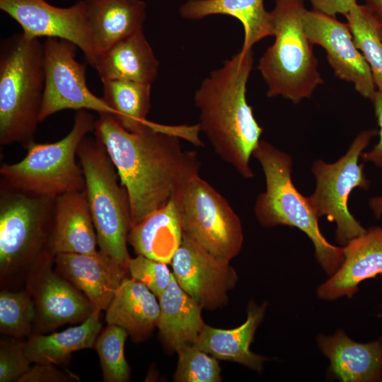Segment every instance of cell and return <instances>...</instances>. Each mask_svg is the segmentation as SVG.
Instances as JSON below:
<instances>
[{"instance_id":"cell-1","label":"cell","mask_w":382,"mask_h":382,"mask_svg":"<svg viewBox=\"0 0 382 382\" xmlns=\"http://www.w3.org/2000/svg\"><path fill=\"white\" fill-rule=\"evenodd\" d=\"M95 136L103 144L129 199L131 227L166 204L199 175L196 152L183 149L180 137L198 138V124L169 127L151 122L139 132L122 127L110 113H100Z\"/></svg>"},{"instance_id":"cell-2","label":"cell","mask_w":382,"mask_h":382,"mask_svg":"<svg viewBox=\"0 0 382 382\" xmlns=\"http://www.w3.org/2000/svg\"><path fill=\"white\" fill-rule=\"evenodd\" d=\"M253 65V48L241 50L212 71L194 96L199 130L220 158L246 179L254 175L250 159L263 132L246 99Z\"/></svg>"},{"instance_id":"cell-3","label":"cell","mask_w":382,"mask_h":382,"mask_svg":"<svg viewBox=\"0 0 382 382\" xmlns=\"http://www.w3.org/2000/svg\"><path fill=\"white\" fill-rule=\"evenodd\" d=\"M45 88L43 43L23 33L0 45V144L33 142Z\"/></svg>"},{"instance_id":"cell-4","label":"cell","mask_w":382,"mask_h":382,"mask_svg":"<svg viewBox=\"0 0 382 382\" xmlns=\"http://www.w3.org/2000/svg\"><path fill=\"white\" fill-rule=\"evenodd\" d=\"M253 156L260 163L266 183L265 191L257 197L254 206L257 221L264 227L287 226L306 233L313 244L317 262L330 277L343 262L344 249L325 239L308 197L302 195L293 183L292 158L262 139Z\"/></svg>"},{"instance_id":"cell-5","label":"cell","mask_w":382,"mask_h":382,"mask_svg":"<svg viewBox=\"0 0 382 382\" xmlns=\"http://www.w3.org/2000/svg\"><path fill=\"white\" fill-rule=\"evenodd\" d=\"M305 10L303 0H275L270 11L274 41L257 64L267 96H282L295 104L310 98L324 82L313 45L304 30Z\"/></svg>"},{"instance_id":"cell-6","label":"cell","mask_w":382,"mask_h":382,"mask_svg":"<svg viewBox=\"0 0 382 382\" xmlns=\"http://www.w3.org/2000/svg\"><path fill=\"white\" fill-rule=\"evenodd\" d=\"M99 250L127 268L131 228L129 196L103 144L84 137L77 149Z\"/></svg>"},{"instance_id":"cell-7","label":"cell","mask_w":382,"mask_h":382,"mask_svg":"<svg viewBox=\"0 0 382 382\" xmlns=\"http://www.w3.org/2000/svg\"><path fill=\"white\" fill-rule=\"evenodd\" d=\"M95 124L91 113L77 110L66 136L53 143L33 141L21 161L1 167V179L16 189L52 197L85 190L83 173L76 157L79 144L94 132Z\"/></svg>"},{"instance_id":"cell-8","label":"cell","mask_w":382,"mask_h":382,"mask_svg":"<svg viewBox=\"0 0 382 382\" xmlns=\"http://www.w3.org/2000/svg\"><path fill=\"white\" fill-rule=\"evenodd\" d=\"M55 198L0 183V271L3 278L50 251Z\"/></svg>"},{"instance_id":"cell-9","label":"cell","mask_w":382,"mask_h":382,"mask_svg":"<svg viewBox=\"0 0 382 382\" xmlns=\"http://www.w3.org/2000/svg\"><path fill=\"white\" fill-rule=\"evenodd\" d=\"M376 134L375 129L361 132L337 161L326 163L318 159L311 168L316 188L308 197L309 202L319 218L325 216L328 221L335 223V241L343 246L366 231L349 211L347 202L354 188H369L370 180L359 160Z\"/></svg>"},{"instance_id":"cell-10","label":"cell","mask_w":382,"mask_h":382,"mask_svg":"<svg viewBox=\"0 0 382 382\" xmlns=\"http://www.w3.org/2000/svg\"><path fill=\"white\" fill-rule=\"evenodd\" d=\"M179 209L183 233L214 256L228 261L243 243L241 221L227 200L196 175L172 197Z\"/></svg>"},{"instance_id":"cell-11","label":"cell","mask_w":382,"mask_h":382,"mask_svg":"<svg viewBox=\"0 0 382 382\" xmlns=\"http://www.w3.org/2000/svg\"><path fill=\"white\" fill-rule=\"evenodd\" d=\"M76 48L74 43L59 38H47L43 42L45 88L40 122L69 109L113 113L105 100L87 86L86 65L76 59Z\"/></svg>"},{"instance_id":"cell-12","label":"cell","mask_w":382,"mask_h":382,"mask_svg":"<svg viewBox=\"0 0 382 382\" xmlns=\"http://www.w3.org/2000/svg\"><path fill=\"white\" fill-rule=\"evenodd\" d=\"M0 9L20 25L27 37L71 42L94 66L96 54L83 0L69 7L55 6L46 0H0Z\"/></svg>"},{"instance_id":"cell-13","label":"cell","mask_w":382,"mask_h":382,"mask_svg":"<svg viewBox=\"0 0 382 382\" xmlns=\"http://www.w3.org/2000/svg\"><path fill=\"white\" fill-rule=\"evenodd\" d=\"M54 263V255L47 251L30 267L27 290L35 301V325L40 332H47L68 323H82L95 310L79 289L53 271Z\"/></svg>"},{"instance_id":"cell-14","label":"cell","mask_w":382,"mask_h":382,"mask_svg":"<svg viewBox=\"0 0 382 382\" xmlns=\"http://www.w3.org/2000/svg\"><path fill=\"white\" fill-rule=\"evenodd\" d=\"M230 262L220 259L183 233L171 265L179 286L203 308L224 306L238 275Z\"/></svg>"},{"instance_id":"cell-15","label":"cell","mask_w":382,"mask_h":382,"mask_svg":"<svg viewBox=\"0 0 382 382\" xmlns=\"http://www.w3.org/2000/svg\"><path fill=\"white\" fill-rule=\"evenodd\" d=\"M305 33L313 45L322 47L335 76L352 83L362 97L371 100L377 91L370 67L356 47L347 23L313 10L303 14Z\"/></svg>"},{"instance_id":"cell-16","label":"cell","mask_w":382,"mask_h":382,"mask_svg":"<svg viewBox=\"0 0 382 382\" xmlns=\"http://www.w3.org/2000/svg\"><path fill=\"white\" fill-rule=\"evenodd\" d=\"M57 273L79 289L95 308L106 310L127 268L105 253H59L54 255Z\"/></svg>"},{"instance_id":"cell-17","label":"cell","mask_w":382,"mask_h":382,"mask_svg":"<svg viewBox=\"0 0 382 382\" xmlns=\"http://www.w3.org/2000/svg\"><path fill=\"white\" fill-rule=\"evenodd\" d=\"M343 249L341 266L317 288V296L321 300L350 299L357 292L360 283L382 274V227H369Z\"/></svg>"},{"instance_id":"cell-18","label":"cell","mask_w":382,"mask_h":382,"mask_svg":"<svg viewBox=\"0 0 382 382\" xmlns=\"http://www.w3.org/2000/svg\"><path fill=\"white\" fill-rule=\"evenodd\" d=\"M316 342L330 361L329 374L342 382L380 381L382 376V337L360 343L342 329L332 334H320Z\"/></svg>"},{"instance_id":"cell-19","label":"cell","mask_w":382,"mask_h":382,"mask_svg":"<svg viewBox=\"0 0 382 382\" xmlns=\"http://www.w3.org/2000/svg\"><path fill=\"white\" fill-rule=\"evenodd\" d=\"M97 235L85 190L55 198L50 249L59 253L91 254L98 250Z\"/></svg>"},{"instance_id":"cell-20","label":"cell","mask_w":382,"mask_h":382,"mask_svg":"<svg viewBox=\"0 0 382 382\" xmlns=\"http://www.w3.org/2000/svg\"><path fill=\"white\" fill-rule=\"evenodd\" d=\"M267 306V302L257 305L250 301L245 321L233 329L216 328L205 324L194 345L216 359L239 363L260 371L267 359L252 352L250 346Z\"/></svg>"},{"instance_id":"cell-21","label":"cell","mask_w":382,"mask_h":382,"mask_svg":"<svg viewBox=\"0 0 382 382\" xmlns=\"http://www.w3.org/2000/svg\"><path fill=\"white\" fill-rule=\"evenodd\" d=\"M83 1L96 59L120 40L143 29L146 4L142 0Z\"/></svg>"},{"instance_id":"cell-22","label":"cell","mask_w":382,"mask_h":382,"mask_svg":"<svg viewBox=\"0 0 382 382\" xmlns=\"http://www.w3.org/2000/svg\"><path fill=\"white\" fill-rule=\"evenodd\" d=\"M93 68L101 81L125 80L151 84L158 76V62L141 29L100 54Z\"/></svg>"},{"instance_id":"cell-23","label":"cell","mask_w":382,"mask_h":382,"mask_svg":"<svg viewBox=\"0 0 382 382\" xmlns=\"http://www.w3.org/2000/svg\"><path fill=\"white\" fill-rule=\"evenodd\" d=\"M183 236L180 214L172 197L130 228L127 243L137 255L170 264Z\"/></svg>"},{"instance_id":"cell-24","label":"cell","mask_w":382,"mask_h":382,"mask_svg":"<svg viewBox=\"0 0 382 382\" xmlns=\"http://www.w3.org/2000/svg\"><path fill=\"white\" fill-rule=\"evenodd\" d=\"M144 284L126 277L105 310V321L124 328L134 340H140L157 326L159 301Z\"/></svg>"},{"instance_id":"cell-25","label":"cell","mask_w":382,"mask_h":382,"mask_svg":"<svg viewBox=\"0 0 382 382\" xmlns=\"http://www.w3.org/2000/svg\"><path fill=\"white\" fill-rule=\"evenodd\" d=\"M158 301L157 327L166 345L178 352L194 345L205 325L201 315L202 308L179 286L173 274Z\"/></svg>"},{"instance_id":"cell-26","label":"cell","mask_w":382,"mask_h":382,"mask_svg":"<svg viewBox=\"0 0 382 382\" xmlns=\"http://www.w3.org/2000/svg\"><path fill=\"white\" fill-rule=\"evenodd\" d=\"M179 13L187 20L216 14L236 18L244 30L243 51L252 49L257 42L274 34L272 16L265 9L264 0H188L180 6Z\"/></svg>"},{"instance_id":"cell-27","label":"cell","mask_w":382,"mask_h":382,"mask_svg":"<svg viewBox=\"0 0 382 382\" xmlns=\"http://www.w3.org/2000/svg\"><path fill=\"white\" fill-rule=\"evenodd\" d=\"M100 311L95 308L82 323L63 331L30 335L25 342V351L31 363L59 365L74 352L92 348L102 327Z\"/></svg>"},{"instance_id":"cell-28","label":"cell","mask_w":382,"mask_h":382,"mask_svg":"<svg viewBox=\"0 0 382 382\" xmlns=\"http://www.w3.org/2000/svg\"><path fill=\"white\" fill-rule=\"evenodd\" d=\"M102 83L103 98L122 127L137 132L151 122L146 116L151 107V84L125 80H106Z\"/></svg>"},{"instance_id":"cell-29","label":"cell","mask_w":382,"mask_h":382,"mask_svg":"<svg viewBox=\"0 0 382 382\" xmlns=\"http://www.w3.org/2000/svg\"><path fill=\"white\" fill-rule=\"evenodd\" d=\"M345 16L354 44L370 67L376 89L382 92V40L380 28L364 4H357Z\"/></svg>"},{"instance_id":"cell-30","label":"cell","mask_w":382,"mask_h":382,"mask_svg":"<svg viewBox=\"0 0 382 382\" xmlns=\"http://www.w3.org/2000/svg\"><path fill=\"white\" fill-rule=\"evenodd\" d=\"M35 301L26 289L0 293V330L5 335L22 339L28 336L36 322Z\"/></svg>"},{"instance_id":"cell-31","label":"cell","mask_w":382,"mask_h":382,"mask_svg":"<svg viewBox=\"0 0 382 382\" xmlns=\"http://www.w3.org/2000/svg\"><path fill=\"white\" fill-rule=\"evenodd\" d=\"M128 332L116 325L108 324L97 337L95 347L98 354L105 382H126L130 371L125 357V342Z\"/></svg>"},{"instance_id":"cell-32","label":"cell","mask_w":382,"mask_h":382,"mask_svg":"<svg viewBox=\"0 0 382 382\" xmlns=\"http://www.w3.org/2000/svg\"><path fill=\"white\" fill-rule=\"evenodd\" d=\"M178 361L174 374L178 382H219L221 368L214 357L194 345H187L178 352Z\"/></svg>"},{"instance_id":"cell-33","label":"cell","mask_w":382,"mask_h":382,"mask_svg":"<svg viewBox=\"0 0 382 382\" xmlns=\"http://www.w3.org/2000/svg\"><path fill=\"white\" fill-rule=\"evenodd\" d=\"M168 264L141 255L129 260L127 270L134 279L148 287L158 298L169 286L173 276Z\"/></svg>"},{"instance_id":"cell-34","label":"cell","mask_w":382,"mask_h":382,"mask_svg":"<svg viewBox=\"0 0 382 382\" xmlns=\"http://www.w3.org/2000/svg\"><path fill=\"white\" fill-rule=\"evenodd\" d=\"M20 340L13 337L0 342V382H18L30 368L25 342Z\"/></svg>"},{"instance_id":"cell-35","label":"cell","mask_w":382,"mask_h":382,"mask_svg":"<svg viewBox=\"0 0 382 382\" xmlns=\"http://www.w3.org/2000/svg\"><path fill=\"white\" fill-rule=\"evenodd\" d=\"M79 381V378L68 371L56 368L53 364H36L30 366L18 382H67Z\"/></svg>"},{"instance_id":"cell-36","label":"cell","mask_w":382,"mask_h":382,"mask_svg":"<svg viewBox=\"0 0 382 382\" xmlns=\"http://www.w3.org/2000/svg\"><path fill=\"white\" fill-rule=\"evenodd\" d=\"M371 101L379 126V140L372 149L364 152L361 157L364 161L371 163L381 168L382 167V92L377 90Z\"/></svg>"},{"instance_id":"cell-37","label":"cell","mask_w":382,"mask_h":382,"mask_svg":"<svg viewBox=\"0 0 382 382\" xmlns=\"http://www.w3.org/2000/svg\"><path fill=\"white\" fill-rule=\"evenodd\" d=\"M313 11L334 16H345L357 4V0H308Z\"/></svg>"},{"instance_id":"cell-38","label":"cell","mask_w":382,"mask_h":382,"mask_svg":"<svg viewBox=\"0 0 382 382\" xmlns=\"http://www.w3.org/2000/svg\"><path fill=\"white\" fill-rule=\"evenodd\" d=\"M364 6L370 11L382 30V0H364Z\"/></svg>"},{"instance_id":"cell-39","label":"cell","mask_w":382,"mask_h":382,"mask_svg":"<svg viewBox=\"0 0 382 382\" xmlns=\"http://www.w3.org/2000/svg\"><path fill=\"white\" fill-rule=\"evenodd\" d=\"M369 207L373 214L380 219L382 216V195L371 197L369 201Z\"/></svg>"},{"instance_id":"cell-40","label":"cell","mask_w":382,"mask_h":382,"mask_svg":"<svg viewBox=\"0 0 382 382\" xmlns=\"http://www.w3.org/2000/svg\"><path fill=\"white\" fill-rule=\"evenodd\" d=\"M380 35H381V40H382V30L380 29Z\"/></svg>"},{"instance_id":"cell-41","label":"cell","mask_w":382,"mask_h":382,"mask_svg":"<svg viewBox=\"0 0 382 382\" xmlns=\"http://www.w3.org/2000/svg\"><path fill=\"white\" fill-rule=\"evenodd\" d=\"M380 381L382 382V376H381V379H380Z\"/></svg>"},{"instance_id":"cell-42","label":"cell","mask_w":382,"mask_h":382,"mask_svg":"<svg viewBox=\"0 0 382 382\" xmlns=\"http://www.w3.org/2000/svg\"><path fill=\"white\" fill-rule=\"evenodd\" d=\"M380 169H381V171H382V167H381V168Z\"/></svg>"},{"instance_id":"cell-43","label":"cell","mask_w":382,"mask_h":382,"mask_svg":"<svg viewBox=\"0 0 382 382\" xmlns=\"http://www.w3.org/2000/svg\"><path fill=\"white\" fill-rule=\"evenodd\" d=\"M382 275V274H381Z\"/></svg>"}]
</instances>
